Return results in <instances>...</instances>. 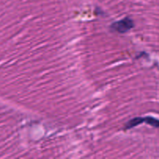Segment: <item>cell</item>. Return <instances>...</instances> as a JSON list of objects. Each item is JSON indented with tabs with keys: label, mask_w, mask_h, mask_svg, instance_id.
<instances>
[{
	"label": "cell",
	"mask_w": 159,
	"mask_h": 159,
	"mask_svg": "<svg viewBox=\"0 0 159 159\" xmlns=\"http://www.w3.org/2000/svg\"><path fill=\"white\" fill-rule=\"evenodd\" d=\"M141 124H147L154 127H159V120L152 116L146 117H135L129 120L125 126V129H132L134 127L140 125Z\"/></svg>",
	"instance_id": "obj_2"
},
{
	"label": "cell",
	"mask_w": 159,
	"mask_h": 159,
	"mask_svg": "<svg viewBox=\"0 0 159 159\" xmlns=\"http://www.w3.org/2000/svg\"><path fill=\"white\" fill-rule=\"evenodd\" d=\"M134 27L133 20L129 17H125L124 19L114 22L110 26L112 30L118 32L119 34H125Z\"/></svg>",
	"instance_id": "obj_1"
}]
</instances>
